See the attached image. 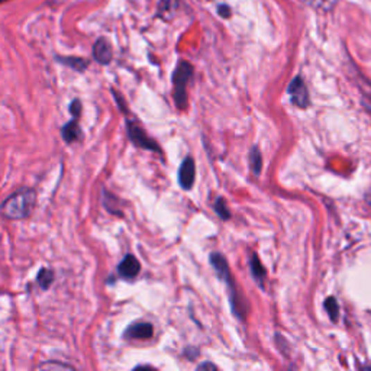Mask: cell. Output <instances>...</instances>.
I'll use <instances>...</instances> for the list:
<instances>
[{
	"label": "cell",
	"instance_id": "cb8c5ba5",
	"mask_svg": "<svg viewBox=\"0 0 371 371\" xmlns=\"http://www.w3.org/2000/svg\"><path fill=\"white\" fill-rule=\"evenodd\" d=\"M5 2H8V0H0V3H5Z\"/></svg>",
	"mask_w": 371,
	"mask_h": 371
},
{
	"label": "cell",
	"instance_id": "9c48e42d",
	"mask_svg": "<svg viewBox=\"0 0 371 371\" xmlns=\"http://www.w3.org/2000/svg\"><path fill=\"white\" fill-rule=\"evenodd\" d=\"M141 270V264L132 254H128L123 260L121 261L118 271L122 277L125 279H134L138 276V273Z\"/></svg>",
	"mask_w": 371,
	"mask_h": 371
},
{
	"label": "cell",
	"instance_id": "3957f363",
	"mask_svg": "<svg viewBox=\"0 0 371 371\" xmlns=\"http://www.w3.org/2000/svg\"><path fill=\"white\" fill-rule=\"evenodd\" d=\"M126 126H128V135H129V138H131V141L137 145V147L145 148V150H151V151H157V153L159 151L158 145L153 141V138H150L147 135V132H145L137 122L128 121Z\"/></svg>",
	"mask_w": 371,
	"mask_h": 371
},
{
	"label": "cell",
	"instance_id": "52a82bcc",
	"mask_svg": "<svg viewBox=\"0 0 371 371\" xmlns=\"http://www.w3.org/2000/svg\"><path fill=\"white\" fill-rule=\"evenodd\" d=\"M93 58L98 61L102 66H107V64L114 58V50H112V44L107 38H99L93 45Z\"/></svg>",
	"mask_w": 371,
	"mask_h": 371
},
{
	"label": "cell",
	"instance_id": "5bb4252c",
	"mask_svg": "<svg viewBox=\"0 0 371 371\" xmlns=\"http://www.w3.org/2000/svg\"><path fill=\"white\" fill-rule=\"evenodd\" d=\"M250 270H251V274H252V277L257 280V283L263 286L264 284V280H266V276H267V273H266V268L263 267L261 261L258 260V257L254 254L252 258H251V263H250Z\"/></svg>",
	"mask_w": 371,
	"mask_h": 371
},
{
	"label": "cell",
	"instance_id": "ac0fdd59",
	"mask_svg": "<svg viewBox=\"0 0 371 371\" xmlns=\"http://www.w3.org/2000/svg\"><path fill=\"white\" fill-rule=\"evenodd\" d=\"M215 212H216L223 221H227V219L231 218V214H230V211H228V206H227V203H225V200H223L222 198L216 199V202H215Z\"/></svg>",
	"mask_w": 371,
	"mask_h": 371
},
{
	"label": "cell",
	"instance_id": "7c38bea8",
	"mask_svg": "<svg viewBox=\"0 0 371 371\" xmlns=\"http://www.w3.org/2000/svg\"><path fill=\"white\" fill-rule=\"evenodd\" d=\"M299 2L319 12H332L340 0H299Z\"/></svg>",
	"mask_w": 371,
	"mask_h": 371
},
{
	"label": "cell",
	"instance_id": "2e32d148",
	"mask_svg": "<svg viewBox=\"0 0 371 371\" xmlns=\"http://www.w3.org/2000/svg\"><path fill=\"white\" fill-rule=\"evenodd\" d=\"M37 282H38V284H40L41 288L48 290V288H50V286L53 284V282H54V271L50 270V268H42L38 273Z\"/></svg>",
	"mask_w": 371,
	"mask_h": 371
},
{
	"label": "cell",
	"instance_id": "ba28073f",
	"mask_svg": "<svg viewBox=\"0 0 371 371\" xmlns=\"http://www.w3.org/2000/svg\"><path fill=\"white\" fill-rule=\"evenodd\" d=\"M154 335V328L148 322H137L125 331V338L131 340H150Z\"/></svg>",
	"mask_w": 371,
	"mask_h": 371
},
{
	"label": "cell",
	"instance_id": "e0dca14e",
	"mask_svg": "<svg viewBox=\"0 0 371 371\" xmlns=\"http://www.w3.org/2000/svg\"><path fill=\"white\" fill-rule=\"evenodd\" d=\"M325 309H327V312L329 315V319L332 322H336L338 320V316H340V306H338V302H336V299L334 296L327 297V300H325Z\"/></svg>",
	"mask_w": 371,
	"mask_h": 371
},
{
	"label": "cell",
	"instance_id": "5b68a950",
	"mask_svg": "<svg viewBox=\"0 0 371 371\" xmlns=\"http://www.w3.org/2000/svg\"><path fill=\"white\" fill-rule=\"evenodd\" d=\"M211 264H212L214 270L218 273V276L228 284L230 292H231V300H232L234 293H235V287H234L232 276H231V271H230V267H228V261L225 260V258L222 257V254L212 252L211 254Z\"/></svg>",
	"mask_w": 371,
	"mask_h": 371
},
{
	"label": "cell",
	"instance_id": "4fadbf2b",
	"mask_svg": "<svg viewBox=\"0 0 371 371\" xmlns=\"http://www.w3.org/2000/svg\"><path fill=\"white\" fill-rule=\"evenodd\" d=\"M57 61H60L61 64L67 67H71L76 71H86V69L89 67V61L85 58H80V57H57Z\"/></svg>",
	"mask_w": 371,
	"mask_h": 371
},
{
	"label": "cell",
	"instance_id": "d6986e66",
	"mask_svg": "<svg viewBox=\"0 0 371 371\" xmlns=\"http://www.w3.org/2000/svg\"><path fill=\"white\" fill-rule=\"evenodd\" d=\"M70 112H71V115L77 119L80 117V114H82V103H80L78 99H74L70 105Z\"/></svg>",
	"mask_w": 371,
	"mask_h": 371
},
{
	"label": "cell",
	"instance_id": "8992f818",
	"mask_svg": "<svg viewBox=\"0 0 371 371\" xmlns=\"http://www.w3.org/2000/svg\"><path fill=\"white\" fill-rule=\"evenodd\" d=\"M195 177H196L195 159H193L191 157H186L179 170V183L182 189L190 190L193 184H195Z\"/></svg>",
	"mask_w": 371,
	"mask_h": 371
},
{
	"label": "cell",
	"instance_id": "6da1fadb",
	"mask_svg": "<svg viewBox=\"0 0 371 371\" xmlns=\"http://www.w3.org/2000/svg\"><path fill=\"white\" fill-rule=\"evenodd\" d=\"M37 202V193L32 189H21L10 195L2 205L0 214L6 219H25L28 218Z\"/></svg>",
	"mask_w": 371,
	"mask_h": 371
},
{
	"label": "cell",
	"instance_id": "603a6c76",
	"mask_svg": "<svg viewBox=\"0 0 371 371\" xmlns=\"http://www.w3.org/2000/svg\"><path fill=\"white\" fill-rule=\"evenodd\" d=\"M364 106H365V107H367V109H368V110H370V112H371V102H370V101H367V102H365V105H364Z\"/></svg>",
	"mask_w": 371,
	"mask_h": 371
},
{
	"label": "cell",
	"instance_id": "277c9868",
	"mask_svg": "<svg viewBox=\"0 0 371 371\" xmlns=\"http://www.w3.org/2000/svg\"><path fill=\"white\" fill-rule=\"evenodd\" d=\"M287 93L290 96V99H292V103L299 106V107H308L309 106V93H308V87H306L303 78L300 76H297L296 78H293V82L290 83Z\"/></svg>",
	"mask_w": 371,
	"mask_h": 371
},
{
	"label": "cell",
	"instance_id": "7a4b0ae2",
	"mask_svg": "<svg viewBox=\"0 0 371 371\" xmlns=\"http://www.w3.org/2000/svg\"><path fill=\"white\" fill-rule=\"evenodd\" d=\"M193 76V67L187 61H180L173 74L174 85V101L179 109H186L187 106V85Z\"/></svg>",
	"mask_w": 371,
	"mask_h": 371
},
{
	"label": "cell",
	"instance_id": "8fae6325",
	"mask_svg": "<svg viewBox=\"0 0 371 371\" xmlns=\"http://www.w3.org/2000/svg\"><path fill=\"white\" fill-rule=\"evenodd\" d=\"M61 134H62L64 141H66L67 144H73V142H76L80 137H82V131H80V126H78L77 119L74 118L73 121H70V122H67L66 125H64Z\"/></svg>",
	"mask_w": 371,
	"mask_h": 371
},
{
	"label": "cell",
	"instance_id": "7402d4cb",
	"mask_svg": "<svg viewBox=\"0 0 371 371\" xmlns=\"http://www.w3.org/2000/svg\"><path fill=\"white\" fill-rule=\"evenodd\" d=\"M199 370H206V368H211V370H216L218 367L216 365H214V364H211V363H205V364H200L199 367H198Z\"/></svg>",
	"mask_w": 371,
	"mask_h": 371
},
{
	"label": "cell",
	"instance_id": "ffe728a7",
	"mask_svg": "<svg viewBox=\"0 0 371 371\" xmlns=\"http://www.w3.org/2000/svg\"><path fill=\"white\" fill-rule=\"evenodd\" d=\"M218 13L222 16L223 19H228V18H231L232 10H231V8L228 5H219L218 6Z\"/></svg>",
	"mask_w": 371,
	"mask_h": 371
},
{
	"label": "cell",
	"instance_id": "44dd1931",
	"mask_svg": "<svg viewBox=\"0 0 371 371\" xmlns=\"http://www.w3.org/2000/svg\"><path fill=\"white\" fill-rule=\"evenodd\" d=\"M50 367H54V368H66V370H69V368H71V367H69V365H66V364H51V363H48V364H42V365H40V368H45V370H48V368H50Z\"/></svg>",
	"mask_w": 371,
	"mask_h": 371
},
{
	"label": "cell",
	"instance_id": "9a60e30c",
	"mask_svg": "<svg viewBox=\"0 0 371 371\" xmlns=\"http://www.w3.org/2000/svg\"><path fill=\"white\" fill-rule=\"evenodd\" d=\"M250 167L255 175L261 173L263 155H261V151L258 150V147H252V150L250 151Z\"/></svg>",
	"mask_w": 371,
	"mask_h": 371
},
{
	"label": "cell",
	"instance_id": "30bf717a",
	"mask_svg": "<svg viewBox=\"0 0 371 371\" xmlns=\"http://www.w3.org/2000/svg\"><path fill=\"white\" fill-rule=\"evenodd\" d=\"M180 6V0H158L157 5V15L158 18L171 19L173 15L177 12Z\"/></svg>",
	"mask_w": 371,
	"mask_h": 371
}]
</instances>
